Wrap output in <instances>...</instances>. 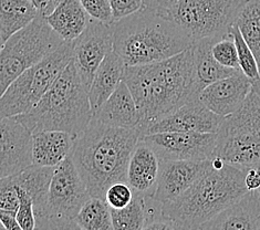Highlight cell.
<instances>
[{
  "instance_id": "obj_1",
  "label": "cell",
  "mask_w": 260,
  "mask_h": 230,
  "mask_svg": "<svg viewBox=\"0 0 260 230\" xmlns=\"http://www.w3.org/2000/svg\"><path fill=\"white\" fill-rule=\"evenodd\" d=\"M122 81L131 91L138 107L141 136L163 116L197 98L201 92L191 45L162 61L125 65Z\"/></svg>"
},
{
  "instance_id": "obj_2",
  "label": "cell",
  "mask_w": 260,
  "mask_h": 230,
  "mask_svg": "<svg viewBox=\"0 0 260 230\" xmlns=\"http://www.w3.org/2000/svg\"><path fill=\"white\" fill-rule=\"evenodd\" d=\"M140 136L138 129L92 119L74 139L70 157L91 197L104 200L111 185L126 182L128 160Z\"/></svg>"
},
{
  "instance_id": "obj_3",
  "label": "cell",
  "mask_w": 260,
  "mask_h": 230,
  "mask_svg": "<svg viewBox=\"0 0 260 230\" xmlns=\"http://www.w3.org/2000/svg\"><path fill=\"white\" fill-rule=\"evenodd\" d=\"M245 174L246 170L214 158L187 190L160 204V215L177 229H198L248 191Z\"/></svg>"
},
{
  "instance_id": "obj_4",
  "label": "cell",
  "mask_w": 260,
  "mask_h": 230,
  "mask_svg": "<svg viewBox=\"0 0 260 230\" xmlns=\"http://www.w3.org/2000/svg\"><path fill=\"white\" fill-rule=\"evenodd\" d=\"M113 50L125 65L153 63L188 48V34L164 15L141 8L112 23Z\"/></svg>"
},
{
  "instance_id": "obj_5",
  "label": "cell",
  "mask_w": 260,
  "mask_h": 230,
  "mask_svg": "<svg viewBox=\"0 0 260 230\" xmlns=\"http://www.w3.org/2000/svg\"><path fill=\"white\" fill-rule=\"evenodd\" d=\"M15 117L32 134L63 130L74 139L81 134L92 120V110L88 90L73 61L35 107Z\"/></svg>"
},
{
  "instance_id": "obj_6",
  "label": "cell",
  "mask_w": 260,
  "mask_h": 230,
  "mask_svg": "<svg viewBox=\"0 0 260 230\" xmlns=\"http://www.w3.org/2000/svg\"><path fill=\"white\" fill-rule=\"evenodd\" d=\"M214 158L239 169H260V80L252 82L243 105L222 117Z\"/></svg>"
},
{
  "instance_id": "obj_7",
  "label": "cell",
  "mask_w": 260,
  "mask_h": 230,
  "mask_svg": "<svg viewBox=\"0 0 260 230\" xmlns=\"http://www.w3.org/2000/svg\"><path fill=\"white\" fill-rule=\"evenodd\" d=\"M72 54L73 41H62L21 73L0 96V116L19 115L35 107L70 63Z\"/></svg>"
},
{
  "instance_id": "obj_8",
  "label": "cell",
  "mask_w": 260,
  "mask_h": 230,
  "mask_svg": "<svg viewBox=\"0 0 260 230\" xmlns=\"http://www.w3.org/2000/svg\"><path fill=\"white\" fill-rule=\"evenodd\" d=\"M90 197L69 155L54 167L45 205L35 213L36 229H79L76 218Z\"/></svg>"
},
{
  "instance_id": "obj_9",
  "label": "cell",
  "mask_w": 260,
  "mask_h": 230,
  "mask_svg": "<svg viewBox=\"0 0 260 230\" xmlns=\"http://www.w3.org/2000/svg\"><path fill=\"white\" fill-rule=\"evenodd\" d=\"M62 41L41 15L6 40L0 49V96L21 73Z\"/></svg>"
},
{
  "instance_id": "obj_10",
  "label": "cell",
  "mask_w": 260,
  "mask_h": 230,
  "mask_svg": "<svg viewBox=\"0 0 260 230\" xmlns=\"http://www.w3.org/2000/svg\"><path fill=\"white\" fill-rule=\"evenodd\" d=\"M246 0H178L165 15L191 40L224 37L235 24Z\"/></svg>"
},
{
  "instance_id": "obj_11",
  "label": "cell",
  "mask_w": 260,
  "mask_h": 230,
  "mask_svg": "<svg viewBox=\"0 0 260 230\" xmlns=\"http://www.w3.org/2000/svg\"><path fill=\"white\" fill-rule=\"evenodd\" d=\"M159 160L214 159L216 133L159 132L140 136Z\"/></svg>"
},
{
  "instance_id": "obj_12",
  "label": "cell",
  "mask_w": 260,
  "mask_h": 230,
  "mask_svg": "<svg viewBox=\"0 0 260 230\" xmlns=\"http://www.w3.org/2000/svg\"><path fill=\"white\" fill-rule=\"evenodd\" d=\"M113 50L112 23L90 18L88 26L73 40L72 61L86 90L103 59Z\"/></svg>"
},
{
  "instance_id": "obj_13",
  "label": "cell",
  "mask_w": 260,
  "mask_h": 230,
  "mask_svg": "<svg viewBox=\"0 0 260 230\" xmlns=\"http://www.w3.org/2000/svg\"><path fill=\"white\" fill-rule=\"evenodd\" d=\"M32 165V133L15 116H0V178Z\"/></svg>"
},
{
  "instance_id": "obj_14",
  "label": "cell",
  "mask_w": 260,
  "mask_h": 230,
  "mask_svg": "<svg viewBox=\"0 0 260 230\" xmlns=\"http://www.w3.org/2000/svg\"><path fill=\"white\" fill-rule=\"evenodd\" d=\"M221 120L222 116L215 114L197 97L163 116L154 123L145 134L159 132L217 133Z\"/></svg>"
},
{
  "instance_id": "obj_15",
  "label": "cell",
  "mask_w": 260,
  "mask_h": 230,
  "mask_svg": "<svg viewBox=\"0 0 260 230\" xmlns=\"http://www.w3.org/2000/svg\"><path fill=\"white\" fill-rule=\"evenodd\" d=\"M205 160H159V171L153 200L165 203L187 190L212 165Z\"/></svg>"
},
{
  "instance_id": "obj_16",
  "label": "cell",
  "mask_w": 260,
  "mask_h": 230,
  "mask_svg": "<svg viewBox=\"0 0 260 230\" xmlns=\"http://www.w3.org/2000/svg\"><path fill=\"white\" fill-rule=\"evenodd\" d=\"M251 85V81L238 70L206 85L200 92L198 98L215 114L224 117L243 105Z\"/></svg>"
},
{
  "instance_id": "obj_17",
  "label": "cell",
  "mask_w": 260,
  "mask_h": 230,
  "mask_svg": "<svg viewBox=\"0 0 260 230\" xmlns=\"http://www.w3.org/2000/svg\"><path fill=\"white\" fill-rule=\"evenodd\" d=\"M203 230H260V194L248 190L198 228Z\"/></svg>"
},
{
  "instance_id": "obj_18",
  "label": "cell",
  "mask_w": 260,
  "mask_h": 230,
  "mask_svg": "<svg viewBox=\"0 0 260 230\" xmlns=\"http://www.w3.org/2000/svg\"><path fill=\"white\" fill-rule=\"evenodd\" d=\"M159 171V158L152 147L143 140H139L129 157L126 183L135 195L153 197L156 188Z\"/></svg>"
},
{
  "instance_id": "obj_19",
  "label": "cell",
  "mask_w": 260,
  "mask_h": 230,
  "mask_svg": "<svg viewBox=\"0 0 260 230\" xmlns=\"http://www.w3.org/2000/svg\"><path fill=\"white\" fill-rule=\"evenodd\" d=\"M92 119L108 125L138 129L140 113L124 81H121L108 100L93 112Z\"/></svg>"
},
{
  "instance_id": "obj_20",
  "label": "cell",
  "mask_w": 260,
  "mask_h": 230,
  "mask_svg": "<svg viewBox=\"0 0 260 230\" xmlns=\"http://www.w3.org/2000/svg\"><path fill=\"white\" fill-rule=\"evenodd\" d=\"M74 138L63 130H42L32 134V164L55 167L69 156Z\"/></svg>"
},
{
  "instance_id": "obj_21",
  "label": "cell",
  "mask_w": 260,
  "mask_h": 230,
  "mask_svg": "<svg viewBox=\"0 0 260 230\" xmlns=\"http://www.w3.org/2000/svg\"><path fill=\"white\" fill-rule=\"evenodd\" d=\"M125 63L112 50L103 59L96 69L88 90L92 114L108 100L122 81Z\"/></svg>"
},
{
  "instance_id": "obj_22",
  "label": "cell",
  "mask_w": 260,
  "mask_h": 230,
  "mask_svg": "<svg viewBox=\"0 0 260 230\" xmlns=\"http://www.w3.org/2000/svg\"><path fill=\"white\" fill-rule=\"evenodd\" d=\"M90 18L80 0H60L45 19L63 41H73L88 26Z\"/></svg>"
},
{
  "instance_id": "obj_23",
  "label": "cell",
  "mask_w": 260,
  "mask_h": 230,
  "mask_svg": "<svg viewBox=\"0 0 260 230\" xmlns=\"http://www.w3.org/2000/svg\"><path fill=\"white\" fill-rule=\"evenodd\" d=\"M217 38H220V37H209V38L198 39L191 42L196 79L201 91L206 85L215 82L216 80L231 76L238 71L220 65L214 58L212 46Z\"/></svg>"
},
{
  "instance_id": "obj_24",
  "label": "cell",
  "mask_w": 260,
  "mask_h": 230,
  "mask_svg": "<svg viewBox=\"0 0 260 230\" xmlns=\"http://www.w3.org/2000/svg\"><path fill=\"white\" fill-rule=\"evenodd\" d=\"M54 172V167L31 165L19 173L11 175L14 185L26 190L32 198L34 211H39L46 202L49 186Z\"/></svg>"
},
{
  "instance_id": "obj_25",
  "label": "cell",
  "mask_w": 260,
  "mask_h": 230,
  "mask_svg": "<svg viewBox=\"0 0 260 230\" xmlns=\"http://www.w3.org/2000/svg\"><path fill=\"white\" fill-rule=\"evenodd\" d=\"M38 15L30 0H0V35L4 42Z\"/></svg>"
},
{
  "instance_id": "obj_26",
  "label": "cell",
  "mask_w": 260,
  "mask_h": 230,
  "mask_svg": "<svg viewBox=\"0 0 260 230\" xmlns=\"http://www.w3.org/2000/svg\"><path fill=\"white\" fill-rule=\"evenodd\" d=\"M235 24L255 55L260 76V0H246Z\"/></svg>"
},
{
  "instance_id": "obj_27",
  "label": "cell",
  "mask_w": 260,
  "mask_h": 230,
  "mask_svg": "<svg viewBox=\"0 0 260 230\" xmlns=\"http://www.w3.org/2000/svg\"><path fill=\"white\" fill-rule=\"evenodd\" d=\"M76 222L82 230H113L109 205L98 197H90L83 204Z\"/></svg>"
},
{
  "instance_id": "obj_28",
  "label": "cell",
  "mask_w": 260,
  "mask_h": 230,
  "mask_svg": "<svg viewBox=\"0 0 260 230\" xmlns=\"http://www.w3.org/2000/svg\"><path fill=\"white\" fill-rule=\"evenodd\" d=\"M146 200L147 197L134 194L131 203L124 208H110L113 230L144 229L147 218Z\"/></svg>"
},
{
  "instance_id": "obj_29",
  "label": "cell",
  "mask_w": 260,
  "mask_h": 230,
  "mask_svg": "<svg viewBox=\"0 0 260 230\" xmlns=\"http://www.w3.org/2000/svg\"><path fill=\"white\" fill-rule=\"evenodd\" d=\"M229 35L233 37L235 45L237 49V55H238V63L239 69L245 76L248 78L251 82L260 80L259 71H258V64L255 55H253L251 49L247 45L244 37L241 36L240 31L236 24L229 30Z\"/></svg>"
},
{
  "instance_id": "obj_30",
  "label": "cell",
  "mask_w": 260,
  "mask_h": 230,
  "mask_svg": "<svg viewBox=\"0 0 260 230\" xmlns=\"http://www.w3.org/2000/svg\"><path fill=\"white\" fill-rule=\"evenodd\" d=\"M212 53L220 65L228 69L240 70L236 45L231 35L216 39L212 46Z\"/></svg>"
},
{
  "instance_id": "obj_31",
  "label": "cell",
  "mask_w": 260,
  "mask_h": 230,
  "mask_svg": "<svg viewBox=\"0 0 260 230\" xmlns=\"http://www.w3.org/2000/svg\"><path fill=\"white\" fill-rule=\"evenodd\" d=\"M18 196V208L16 210V219L20 230L36 229V218L34 211L32 198L21 187L15 185Z\"/></svg>"
},
{
  "instance_id": "obj_32",
  "label": "cell",
  "mask_w": 260,
  "mask_h": 230,
  "mask_svg": "<svg viewBox=\"0 0 260 230\" xmlns=\"http://www.w3.org/2000/svg\"><path fill=\"white\" fill-rule=\"evenodd\" d=\"M134 192L126 182H117L110 186L105 192L104 201L110 208H124L133 200Z\"/></svg>"
},
{
  "instance_id": "obj_33",
  "label": "cell",
  "mask_w": 260,
  "mask_h": 230,
  "mask_svg": "<svg viewBox=\"0 0 260 230\" xmlns=\"http://www.w3.org/2000/svg\"><path fill=\"white\" fill-rule=\"evenodd\" d=\"M84 10L88 12V15L105 23H113V15L111 9L110 0H80Z\"/></svg>"
},
{
  "instance_id": "obj_34",
  "label": "cell",
  "mask_w": 260,
  "mask_h": 230,
  "mask_svg": "<svg viewBox=\"0 0 260 230\" xmlns=\"http://www.w3.org/2000/svg\"><path fill=\"white\" fill-rule=\"evenodd\" d=\"M0 208L15 211L18 208L17 190L10 176L0 178Z\"/></svg>"
},
{
  "instance_id": "obj_35",
  "label": "cell",
  "mask_w": 260,
  "mask_h": 230,
  "mask_svg": "<svg viewBox=\"0 0 260 230\" xmlns=\"http://www.w3.org/2000/svg\"><path fill=\"white\" fill-rule=\"evenodd\" d=\"M113 20L117 21L143 7V0H110Z\"/></svg>"
},
{
  "instance_id": "obj_36",
  "label": "cell",
  "mask_w": 260,
  "mask_h": 230,
  "mask_svg": "<svg viewBox=\"0 0 260 230\" xmlns=\"http://www.w3.org/2000/svg\"><path fill=\"white\" fill-rule=\"evenodd\" d=\"M178 0H143V7L148 10L155 11L160 15H166L173 6H174Z\"/></svg>"
},
{
  "instance_id": "obj_37",
  "label": "cell",
  "mask_w": 260,
  "mask_h": 230,
  "mask_svg": "<svg viewBox=\"0 0 260 230\" xmlns=\"http://www.w3.org/2000/svg\"><path fill=\"white\" fill-rule=\"evenodd\" d=\"M0 221L7 230H20L16 219V211L0 208Z\"/></svg>"
},
{
  "instance_id": "obj_38",
  "label": "cell",
  "mask_w": 260,
  "mask_h": 230,
  "mask_svg": "<svg viewBox=\"0 0 260 230\" xmlns=\"http://www.w3.org/2000/svg\"><path fill=\"white\" fill-rule=\"evenodd\" d=\"M245 185L248 190H258L260 187V169H248L245 174Z\"/></svg>"
},
{
  "instance_id": "obj_39",
  "label": "cell",
  "mask_w": 260,
  "mask_h": 230,
  "mask_svg": "<svg viewBox=\"0 0 260 230\" xmlns=\"http://www.w3.org/2000/svg\"><path fill=\"white\" fill-rule=\"evenodd\" d=\"M34 7L39 12V15L46 17L54 9L59 3L58 0H30Z\"/></svg>"
},
{
  "instance_id": "obj_40",
  "label": "cell",
  "mask_w": 260,
  "mask_h": 230,
  "mask_svg": "<svg viewBox=\"0 0 260 230\" xmlns=\"http://www.w3.org/2000/svg\"><path fill=\"white\" fill-rule=\"evenodd\" d=\"M3 46H4V40L2 38V35H0V49L3 48Z\"/></svg>"
},
{
  "instance_id": "obj_41",
  "label": "cell",
  "mask_w": 260,
  "mask_h": 230,
  "mask_svg": "<svg viewBox=\"0 0 260 230\" xmlns=\"http://www.w3.org/2000/svg\"><path fill=\"white\" fill-rule=\"evenodd\" d=\"M5 229V227H4V225L2 223V221H0V230H4Z\"/></svg>"
},
{
  "instance_id": "obj_42",
  "label": "cell",
  "mask_w": 260,
  "mask_h": 230,
  "mask_svg": "<svg viewBox=\"0 0 260 230\" xmlns=\"http://www.w3.org/2000/svg\"><path fill=\"white\" fill-rule=\"evenodd\" d=\"M258 191H259V194H260V187H259V189H258Z\"/></svg>"
},
{
  "instance_id": "obj_43",
  "label": "cell",
  "mask_w": 260,
  "mask_h": 230,
  "mask_svg": "<svg viewBox=\"0 0 260 230\" xmlns=\"http://www.w3.org/2000/svg\"><path fill=\"white\" fill-rule=\"evenodd\" d=\"M58 2H60V0H58Z\"/></svg>"
}]
</instances>
